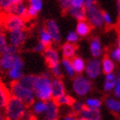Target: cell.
<instances>
[{
	"mask_svg": "<svg viewBox=\"0 0 120 120\" xmlns=\"http://www.w3.org/2000/svg\"><path fill=\"white\" fill-rule=\"evenodd\" d=\"M33 92L38 100L49 101L52 99L51 92V78L49 73H43L41 75H34L33 80Z\"/></svg>",
	"mask_w": 120,
	"mask_h": 120,
	"instance_id": "6da1fadb",
	"label": "cell"
},
{
	"mask_svg": "<svg viewBox=\"0 0 120 120\" xmlns=\"http://www.w3.org/2000/svg\"><path fill=\"white\" fill-rule=\"evenodd\" d=\"M26 105L23 101L15 97L11 96L7 105L5 106V116L6 119L10 120H19L22 119L26 111Z\"/></svg>",
	"mask_w": 120,
	"mask_h": 120,
	"instance_id": "7a4b0ae2",
	"label": "cell"
},
{
	"mask_svg": "<svg viewBox=\"0 0 120 120\" xmlns=\"http://www.w3.org/2000/svg\"><path fill=\"white\" fill-rule=\"evenodd\" d=\"M26 22H25L21 17L7 13L5 11L0 10V26L1 29L7 31L16 30V29H26Z\"/></svg>",
	"mask_w": 120,
	"mask_h": 120,
	"instance_id": "3957f363",
	"label": "cell"
},
{
	"mask_svg": "<svg viewBox=\"0 0 120 120\" xmlns=\"http://www.w3.org/2000/svg\"><path fill=\"white\" fill-rule=\"evenodd\" d=\"M10 91L12 96L21 99L26 106H30L35 101V94L33 90L22 86L19 81H12L10 83Z\"/></svg>",
	"mask_w": 120,
	"mask_h": 120,
	"instance_id": "277c9868",
	"label": "cell"
},
{
	"mask_svg": "<svg viewBox=\"0 0 120 120\" xmlns=\"http://www.w3.org/2000/svg\"><path fill=\"white\" fill-rule=\"evenodd\" d=\"M15 68H23V62L18 54L0 55V68L2 70H9Z\"/></svg>",
	"mask_w": 120,
	"mask_h": 120,
	"instance_id": "5b68a950",
	"label": "cell"
},
{
	"mask_svg": "<svg viewBox=\"0 0 120 120\" xmlns=\"http://www.w3.org/2000/svg\"><path fill=\"white\" fill-rule=\"evenodd\" d=\"M72 82V87L74 93L79 96V97H84L86 96L92 89V82L90 79L86 78L82 75L74 76Z\"/></svg>",
	"mask_w": 120,
	"mask_h": 120,
	"instance_id": "8992f818",
	"label": "cell"
},
{
	"mask_svg": "<svg viewBox=\"0 0 120 120\" xmlns=\"http://www.w3.org/2000/svg\"><path fill=\"white\" fill-rule=\"evenodd\" d=\"M87 12V19L89 23L93 27L96 28H101L104 26V19H103V10L99 8L97 3L91 6L90 8L86 9Z\"/></svg>",
	"mask_w": 120,
	"mask_h": 120,
	"instance_id": "52a82bcc",
	"label": "cell"
},
{
	"mask_svg": "<svg viewBox=\"0 0 120 120\" xmlns=\"http://www.w3.org/2000/svg\"><path fill=\"white\" fill-rule=\"evenodd\" d=\"M85 72L89 79H96L101 72V63L98 58H94L88 62L85 67Z\"/></svg>",
	"mask_w": 120,
	"mask_h": 120,
	"instance_id": "ba28073f",
	"label": "cell"
},
{
	"mask_svg": "<svg viewBox=\"0 0 120 120\" xmlns=\"http://www.w3.org/2000/svg\"><path fill=\"white\" fill-rule=\"evenodd\" d=\"M26 39V29H16V30H12L9 33V40L10 45L14 46L18 49L23 45Z\"/></svg>",
	"mask_w": 120,
	"mask_h": 120,
	"instance_id": "9c48e42d",
	"label": "cell"
},
{
	"mask_svg": "<svg viewBox=\"0 0 120 120\" xmlns=\"http://www.w3.org/2000/svg\"><path fill=\"white\" fill-rule=\"evenodd\" d=\"M6 12L21 17L25 22L30 21V18H29L28 13H27V7L25 5L23 2H17V3L14 2Z\"/></svg>",
	"mask_w": 120,
	"mask_h": 120,
	"instance_id": "30bf717a",
	"label": "cell"
},
{
	"mask_svg": "<svg viewBox=\"0 0 120 120\" xmlns=\"http://www.w3.org/2000/svg\"><path fill=\"white\" fill-rule=\"evenodd\" d=\"M43 56L46 65L49 68H54L55 65L60 64V57H59V53L57 52L56 49H54L51 46L46 47L45 50L43 52Z\"/></svg>",
	"mask_w": 120,
	"mask_h": 120,
	"instance_id": "8fae6325",
	"label": "cell"
},
{
	"mask_svg": "<svg viewBox=\"0 0 120 120\" xmlns=\"http://www.w3.org/2000/svg\"><path fill=\"white\" fill-rule=\"evenodd\" d=\"M43 113L46 120H57L59 118V105L53 99L46 101V109Z\"/></svg>",
	"mask_w": 120,
	"mask_h": 120,
	"instance_id": "7c38bea8",
	"label": "cell"
},
{
	"mask_svg": "<svg viewBox=\"0 0 120 120\" xmlns=\"http://www.w3.org/2000/svg\"><path fill=\"white\" fill-rule=\"evenodd\" d=\"M45 27L48 30V32L50 33L53 42L59 44L62 40V35H61V31H60V27L58 26V23L54 20H49L46 22Z\"/></svg>",
	"mask_w": 120,
	"mask_h": 120,
	"instance_id": "4fadbf2b",
	"label": "cell"
},
{
	"mask_svg": "<svg viewBox=\"0 0 120 120\" xmlns=\"http://www.w3.org/2000/svg\"><path fill=\"white\" fill-rule=\"evenodd\" d=\"M78 119L84 120H101V113L98 109H91L88 106H84V109L78 114Z\"/></svg>",
	"mask_w": 120,
	"mask_h": 120,
	"instance_id": "5bb4252c",
	"label": "cell"
},
{
	"mask_svg": "<svg viewBox=\"0 0 120 120\" xmlns=\"http://www.w3.org/2000/svg\"><path fill=\"white\" fill-rule=\"evenodd\" d=\"M51 92H52V99H57L58 97L65 94L64 84L62 79L55 77L51 80Z\"/></svg>",
	"mask_w": 120,
	"mask_h": 120,
	"instance_id": "9a60e30c",
	"label": "cell"
},
{
	"mask_svg": "<svg viewBox=\"0 0 120 120\" xmlns=\"http://www.w3.org/2000/svg\"><path fill=\"white\" fill-rule=\"evenodd\" d=\"M67 14L70 15L77 21H85L87 20V12L86 8L84 6H79V7H74L71 6L67 12Z\"/></svg>",
	"mask_w": 120,
	"mask_h": 120,
	"instance_id": "2e32d148",
	"label": "cell"
},
{
	"mask_svg": "<svg viewBox=\"0 0 120 120\" xmlns=\"http://www.w3.org/2000/svg\"><path fill=\"white\" fill-rule=\"evenodd\" d=\"M11 91L6 87L5 84L0 80V109H5L8 101L11 98Z\"/></svg>",
	"mask_w": 120,
	"mask_h": 120,
	"instance_id": "e0dca14e",
	"label": "cell"
},
{
	"mask_svg": "<svg viewBox=\"0 0 120 120\" xmlns=\"http://www.w3.org/2000/svg\"><path fill=\"white\" fill-rule=\"evenodd\" d=\"M76 52H77L76 43L67 42V43L63 44V46H62V53H63V57L64 58L72 59L74 56H76Z\"/></svg>",
	"mask_w": 120,
	"mask_h": 120,
	"instance_id": "ac0fdd59",
	"label": "cell"
},
{
	"mask_svg": "<svg viewBox=\"0 0 120 120\" xmlns=\"http://www.w3.org/2000/svg\"><path fill=\"white\" fill-rule=\"evenodd\" d=\"M92 29V26L85 20V21H78L76 25V32L80 37H86L90 34Z\"/></svg>",
	"mask_w": 120,
	"mask_h": 120,
	"instance_id": "d6986e66",
	"label": "cell"
},
{
	"mask_svg": "<svg viewBox=\"0 0 120 120\" xmlns=\"http://www.w3.org/2000/svg\"><path fill=\"white\" fill-rule=\"evenodd\" d=\"M90 52L94 58H99L103 53V46L99 37H94L90 42Z\"/></svg>",
	"mask_w": 120,
	"mask_h": 120,
	"instance_id": "ffe728a7",
	"label": "cell"
},
{
	"mask_svg": "<svg viewBox=\"0 0 120 120\" xmlns=\"http://www.w3.org/2000/svg\"><path fill=\"white\" fill-rule=\"evenodd\" d=\"M101 63V69H103V72L105 74L114 71V68H115L114 62H113V60L111 58H109V55H105Z\"/></svg>",
	"mask_w": 120,
	"mask_h": 120,
	"instance_id": "44dd1931",
	"label": "cell"
},
{
	"mask_svg": "<svg viewBox=\"0 0 120 120\" xmlns=\"http://www.w3.org/2000/svg\"><path fill=\"white\" fill-rule=\"evenodd\" d=\"M117 82V75L113 72L105 74V79L104 83V90L105 92H110L115 87Z\"/></svg>",
	"mask_w": 120,
	"mask_h": 120,
	"instance_id": "7402d4cb",
	"label": "cell"
},
{
	"mask_svg": "<svg viewBox=\"0 0 120 120\" xmlns=\"http://www.w3.org/2000/svg\"><path fill=\"white\" fill-rule=\"evenodd\" d=\"M105 104L106 107L109 109V111L113 113H120V101L115 100L113 98H106L105 101Z\"/></svg>",
	"mask_w": 120,
	"mask_h": 120,
	"instance_id": "603a6c76",
	"label": "cell"
},
{
	"mask_svg": "<svg viewBox=\"0 0 120 120\" xmlns=\"http://www.w3.org/2000/svg\"><path fill=\"white\" fill-rule=\"evenodd\" d=\"M72 65H73V68H74V71L75 73H78V74H81L84 70H85V67H86V63L85 61L80 58V57H76L74 56L72 58Z\"/></svg>",
	"mask_w": 120,
	"mask_h": 120,
	"instance_id": "cb8c5ba5",
	"label": "cell"
},
{
	"mask_svg": "<svg viewBox=\"0 0 120 120\" xmlns=\"http://www.w3.org/2000/svg\"><path fill=\"white\" fill-rule=\"evenodd\" d=\"M39 41H41L46 47H49L52 45L53 43V40H52V37L50 33L48 32V30L46 29L45 26L41 27L40 29V32H39Z\"/></svg>",
	"mask_w": 120,
	"mask_h": 120,
	"instance_id": "d4e9b609",
	"label": "cell"
},
{
	"mask_svg": "<svg viewBox=\"0 0 120 120\" xmlns=\"http://www.w3.org/2000/svg\"><path fill=\"white\" fill-rule=\"evenodd\" d=\"M63 68L65 71V73H67L69 77L71 78H73L75 76V71H74V68H73V65H72V63H71L70 59H67V58H64L61 62Z\"/></svg>",
	"mask_w": 120,
	"mask_h": 120,
	"instance_id": "484cf974",
	"label": "cell"
},
{
	"mask_svg": "<svg viewBox=\"0 0 120 120\" xmlns=\"http://www.w3.org/2000/svg\"><path fill=\"white\" fill-rule=\"evenodd\" d=\"M31 106V112L35 115H39L41 113H43L46 109V101H42L39 100L36 103H34L30 105Z\"/></svg>",
	"mask_w": 120,
	"mask_h": 120,
	"instance_id": "4316f807",
	"label": "cell"
},
{
	"mask_svg": "<svg viewBox=\"0 0 120 120\" xmlns=\"http://www.w3.org/2000/svg\"><path fill=\"white\" fill-rule=\"evenodd\" d=\"M54 101H55V103L58 105H72V103L75 101L72 97H70V96L68 95H62L60 96V97H58L57 99H53Z\"/></svg>",
	"mask_w": 120,
	"mask_h": 120,
	"instance_id": "83f0119b",
	"label": "cell"
},
{
	"mask_svg": "<svg viewBox=\"0 0 120 120\" xmlns=\"http://www.w3.org/2000/svg\"><path fill=\"white\" fill-rule=\"evenodd\" d=\"M33 80H34V75L29 74V75H23L22 78L18 81H19V83L22 86L33 90Z\"/></svg>",
	"mask_w": 120,
	"mask_h": 120,
	"instance_id": "f1b7e54d",
	"label": "cell"
},
{
	"mask_svg": "<svg viewBox=\"0 0 120 120\" xmlns=\"http://www.w3.org/2000/svg\"><path fill=\"white\" fill-rule=\"evenodd\" d=\"M8 76L11 78L12 81H18L20 80L22 77L23 76V73H22V68H11L8 70Z\"/></svg>",
	"mask_w": 120,
	"mask_h": 120,
	"instance_id": "f546056e",
	"label": "cell"
},
{
	"mask_svg": "<svg viewBox=\"0 0 120 120\" xmlns=\"http://www.w3.org/2000/svg\"><path fill=\"white\" fill-rule=\"evenodd\" d=\"M85 105L88 107H91V109H100L101 105H103V101L100 99H95V98H89L85 101Z\"/></svg>",
	"mask_w": 120,
	"mask_h": 120,
	"instance_id": "4dcf8cb0",
	"label": "cell"
},
{
	"mask_svg": "<svg viewBox=\"0 0 120 120\" xmlns=\"http://www.w3.org/2000/svg\"><path fill=\"white\" fill-rule=\"evenodd\" d=\"M71 109H72V111L75 112L76 114H79L81 112V110L84 109V106H85V104L82 103V101H74L72 105H70Z\"/></svg>",
	"mask_w": 120,
	"mask_h": 120,
	"instance_id": "1f68e13d",
	"label": "cell"
},
{
	"mask_svg": "<svg viewBox=\"0 0 120 120\" xmlns=\"http://www.w3.org/2000/svg\"><path fill=\"white\" fill-rule=\"evenodd\" d=\"M27 2H28V6H30V7H32L38 12H40L42 8H43L42 0H27Z\"/></svg>",
	"mask_w": 120,
	"mask_h": 120,
	"instance_id": "d6a6232c",
	"label": "cell"
},
{
	"mask_svg": "<svg viewBox=\"0 0 120 120\" xmlns=\"http://www.w3.org/2000/svg\"><path fill=\"white\" fill-rule=\"evenodd\" d=\"M58 1H59V5L61 7L62 11L64 14H67L68 9L71 7V0H58Z\"/></svg>",
	"mask_w": 120,
	"mask_h": 120,
	"instance_id": "836d02e7",
	"label": "cell"
},
{
	"mask_svg": "<svg viewBox=\"0 0 120 120\" xmlns=\"http://www.w3.org/2000/svg\"><path fill=\"white\" fill-rule=\"evenodd\" d=\"M8 46V42H7V36L4 32L0 31V54H1Z\"/></svg>",
	"mask_w": 120,
	"mask_h": 120,
	"instance_id": "e575fe53",
	"label": "cell"
},
{
	"mask_svg": "<svg viewBox=\"0 0 120 120\" xmlns=\"http://www.w3.org/2000/svg\"><path fill=\"white\" fill-rule=\"evenodd\" d=\"M79 39V35L76 31H69L67 35V41L70 43H77Z\"/></svg>",
	"mask_w": 120,
	"mask_h": 120,
	"instance_id": "d590c367",
	"label": "cell"
},
{
	"mask_svg": "<svg viewBox=\"0 0 120 120\" xmlns=\"http://www.w3.org/2000/svg\"><path fill=\"white\" fill-rule=\"evenodd\" d=\"M13 3L14 0H0V10L6 12Z\"/></svg>",
	"mask_w": 120,
	"mask_h": 120,
	"instance_id": "8d00e7d4",
	"label": "cell"
},
{
	"mask_svg": "<svg viewBox=\"0 0 120 120\" xmlns=\"http://www.w3.org/2000/svg\"><path fill=\"white\" fill-rule=\"evenodd\" d=\"M110 57L113 61L120 63V47L114 48V49L110 52Z\"/></svg>",
	"mask_w": 120,
	"mask_h": 120,
	"instance_id": "74e56055",
	"label": "cell"
},
{
	"mask_svg": "<svg viewBox=\"0 0 120 120\" xmlns=\"http://www.w3.org/2000/svg\"><path fill=\"white\" fill-rule=\"evenodd\" d=\"M50 69H51V73L54 76H55V77H57V78H61V77L63 76L62 69H61V67H60V64H57V65H55V67L50 68Z\"/></svg>",
	"mask_w": 120,
	"mask_h": 120,
	"instance_id": "f35d334b",
	"label": "cell"
},
{
	"mask_svg": "<svg viewBox=\"0 0 120 120\" xmlns=\"http://www.w3.org/2000/svg\"><path fill=\"white\" fill-rule=\"evenodd\" d=\"M103 19L105 25L107 26H111L112 25V20H111V17L109 16V14L105 11H103Z\"/></svg>",
	"mask_w": 120,
	"mask_h": 120,
	"instance_id": "ab89813d",
	"label": "cell"
},
{
	"mask_svg": "<svg viewBox=\"0 0 120 120\" xmlns=\"http://www.w3.org/2000/svg\"><path fill=\"white\" fill-rule=\"evenodd\" d=\"M27 13H28L29 18H30V20H32V19H35V18L38 16L39 12L36 11L35 9H33L32 7H30V6H28V7H27Z\"/></svg>",
	"mask_w": 120,
	"mask_h": 120,
	"instance_id": "60d3db41",
	"label": "cell"
},
{
	"mask_svg": "<svg viewBox=\"0 0 120 120\" xmlns=\"http://www.w3.org/2000/svg\"><path fill=\"white\" fill-rule=\"evenodd\" d=\"M45 48H46V46L43 43H42L41 41H39L38 43L36 44V46L33 48V51L36 52V53H43L44 50H45Z\"/></svg>",
	"mask_w": 120,
	"mask_h": 120,
	"instance_id": "b9f144b4",
	"label": "cell"
},
{
	"mask_svg": "<svg viewBox=\"0 0 120 120\" xmlns=\"http://www.w3.org/2000/svg\"><path fill=\"white\" fill-rule=\"evenodd\" d=\"M113 92H114L115 97L120 99V78H117L116 85H115L114 88H113Z\"/></svg>",
	"mask_w": 120,
	"mask_h": 120,
	"instance_id": "7bdbcfd3",
	"label": "cell"
},
{
	"mask_svg": "<svg viewBox=\"0 0 120 120\" xmlns=\"http://www.w3.org/2000/svg\"><path fill=\"white\" fill-rule=\"evenodd\" d=\"M85 0H71V6L74 7H79V6H84Z\"/></svg>",
	"mask_w": 120,
	"mask_h": 120,
	"instance_id": "ee69618b",
	"label": "cell"
},
{
	"mask_svg": "<svg viewBox=\"0 0 120 120\" xmlns=\"http://www.w3.org/2000/svg\"><path fill=\"white\" fill-rule=\"evenodd\" d=\"M116 5H117V15L120 18V0H116Z\"/></svg>",
	"mask_w": 120,
	"mask_h": 120,
	"instance_id": "f6af8a7d",
	"label": "cell"
},
{
	"mask_svg": "<svg viewBox=\"0 0 120 120\" xmlns=\"http://www.w3.org/2000/svg\"><path fill=\"white\" fill-rule=\"evenodd\" d=\"M117 47H120V36L117 38Z\"/></svg>",
	"mask_w": 120,
	"mask_h": 120,
	"instance_id": "bcb514c9",
	"label": "cell"
},
{
	"mask_svg": "<svg viewBox=\"0 0 120 120\" xmlns=\"http://www.w3.org/2000/svg\"><path fill=\"white\" fill-rule=\"evenodd\" d=\"M25 0H14V2L15 3H17V2H23Z\"/></svg>",
	"mask_w": 120,
	"mask_h": 120,
	"instance_id": "7dc6e473",
	"label": "cell"
},
{
	"mask_svg": "<svg viewBox=\"0 0 120 120\" xmlns=\"http://www.w3.org/2000/svg\"><path fill=\"white\" fill-rule=\"evenodd\" d=\"M0 30H1V26H0Z\"/></svg>",
	"mask_w": 120,
	"mask_h": 120,
	"instance_id": "c3c4849f",
	"label": "cell"
},
{
	"mask_svg": "<svg viewBox=\"0 0 120 120\" xmlns=\"http://www.w3.org/2000/svg\"><path fill=\"white\" fill-rule=\"evenodd\" d=\"M96 1H97V0H96Z\"/></svg>",
	"mask_w": 120,
	"mask_h": 120,
	"instance_id": "681fc988",
	"label": "cell"
}]
</instances>
